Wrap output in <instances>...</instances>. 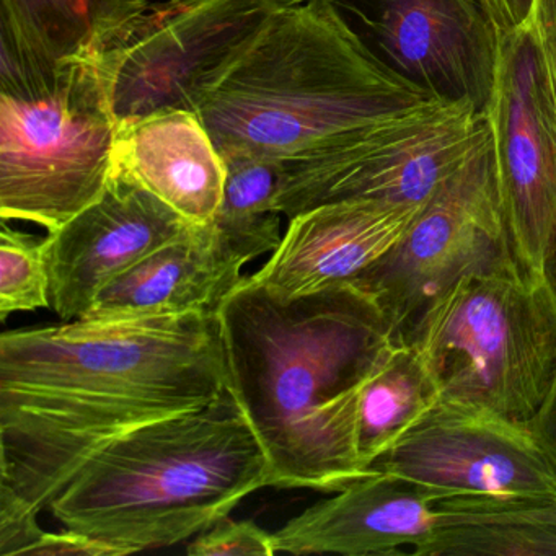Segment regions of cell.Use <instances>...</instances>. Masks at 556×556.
<instances>
[{
	"instance_id": "cell-9",
	"label": "cell",
	"mask_w": 556,
	"mask_h": 556,
	"mask_svg": "<svg viewBox=\"0 0 556 556\" xmlns=\"http://www.w3.org/2000/svg\"><path fill=\"white\" fill-rule=\"evenodd\" d=\"M510 260L486 132L426 201L405 236L350 285L370 298L393 338L402 340L455 282Z\"/></svg>"
},
{
	"instance_id": "cell-8",
	"label": "cell",
	"mask_w": 556,
	"mask_h": 556,
	"mask_svg": "<svg viewBox=\"0 0 556 556\" xmlns=\"http://www.w3.org/2000/svg\"><path fill=\"white\" fill-rule=\"evenodd\" d=\"M288 0H165L99 58L118 131L152 116L197 113Z\"/></svg>"
},
{
	"instance_id": "cell-25",
	"label": "cell",
	"mask_w": 556,
	"mask_h": 556,
	"mask_svg": "<svg viewBox=\"0 0 556 556\" xmlns=\"http://www.w3.org/2000/svg\"><path fill=\"white\" fill-rule=\"evenodd\" d=\"M500 34H526L532 0H481Z\"/></svg>"
},
{
	"instance_id": "cell-16",
	"label": "cell",
	"mask_w": 556,
	"mask_h": 556,
	"mask_svg": "<svg viewBox=\"0 0 556 556\" xmlns=\"http://www.w3.org/2000/svg\"><path fill=\"white\" fill-rule=\"evenodd\" d=\"M245 260L213 224L200 226L110 282L93 302V320L217 314L242 282Z\"/></svg>"
},
{
	"instance_id": "cell-21",
	"label": "cell",
	"mask_w": 556,
	"mask_h": 556,
	"mask_svg": "<svg viewBox=\"0 0 556 556\" xmlns=\"http://www.w3.org/2000/svg\"><path fill=\"white\" fill-rule=\"evenodd\" d=\"M47 237L38 239L2 226L0 232V320L17 312L51 307Z\"/></svg>"
},
{
	"instance_id": "cell-12",
	"label": "cell",
	"mask_w": 556,
	"mask_h": 556,
	"mask_svg": "<svg viewBox=\"0 0 556 556\" xmlns=\"http://www.w3.org/2000/svg\"><path fill=\"white\" fill-rule=\"evenodd\" d=\"M490 132L497 200L520 268L546 278L556 256V139L527 34H500Z\"/></svg>"
},
{
	"instance_id": "cell-15",
	"label": "cell",
	"mask_w": 556,
	"mask_h": 556,
	"mask_svg": "<svg viewBox=\"0 0 556 556\" xmlns=\"http://www.w3.org/2000/svg\"><path fill=\"white\" fill-rule=\"evenodd\" d=\"M422 206L348 200L314 207L289 219L271 258L249 278L286 299L350 285L405 236Z\"/></svg>"
},
{
	"instance_id": "cell-17",
	"label": "cell",
	"mask_w": 556,
	"mask_h": 556,
	"mask_svg": "<svg viewBox=\"0 0 556 556\" xmlns=\"http://www.w3.org/2000/svg\"><path fill=\"white\" fill-rule=\"evenodd\" d=\"M116 164L190 223L216 219L226 164L197 113H165L119 129Z\"/></svg>"
},
{
	"instance_id": "cell-2",
	"label": "cell",
	"mask_w": 556,
	"mask_h": 556,
	"mask_svg": "<svg viewBox=\"0 0 556 556\" xmlns=\"http://www.w3.org/2000/svg\"><path fill=\"white\" fill-rule=\"evenodd\" d=\"M227 389L255 431L269 486L337 493L367 477L361 392L393 334L353 285L286 299L247 276L219 311Z\"/></svg>"
},
{
	"instance_id": "cell-20",
	"label": "cell",
	"mask_w": 556,
	"mask_h": 556,
	"mask_svg": "<svg viewBox=\"0 0 556 556\" xmlns=\"http://www.w3.org/2000/svg\"><path fill=\"white\" fill-rule=\"evenodd\" d=\"M223 203L214 219L224 239L247 263L273 253L281 243V213L276 207L285 161L230 155Z\"/></svg>"
},
{
	"instance_id": "cell-19",
	"label": "cell",
	"mask_w": 556,
	"mask_h": 556,
	"mask_svg": "<svg viewBox=\"0 0 556 556\" xmlns=\"http://www.w3.org/2000/svg\"><path fill=\"white\" fill-rule=\"evenodd\" d=\"M438 405L434 386L412 344L392 338L370 370L357 409V448L370 465Z\"/></svg>"
},
{
	"instance_id": "cell-26",
	"label": "cell",
	"mask_w": 556,
	"mask_h": 556,
	"mask_svg": "<svg viewBox=\"0 0 556 556\" xmlns=\"http://www.w3.org/2000/svg\"><path fill=\"white\" fill-rule=\"evenodd\" d=\"M530 422L535 426L536 431L542 434V438L548 442L549 447L556 454V374L545 402L542 403Z\"/></svg>"
},
{
	"instance_id": "cell-5",
	"label": "cell",
	"mask_w": 556,
	"mask_h": 556,
	"mask_svg": "<svg viewBox=\"0 0 556 556\" xmlns=\"http://www.w3.org/2000/svg\"><path fill=\"white\" fill-rule=\"evenodd\" d=\"M402 340L438 403L532 421L556 374V292L510 260L455 282Z\"/></svg>"
},
{
	"instance_id": "cell-1",
	"label": "cell",
	"mask_w": 556,
	"mask_h": 556,
	"mask_svg": "<svg viewBox=\"0 0 556 556\" xmlns=\"http://www.w3.org/2000/svg\"><path fill=\"white\" fill-rule=\"evenodd\" d=\"M229 383L217 314L64 321L0 337V523L38 517L112 442Z\"/></svg>"
},
{
	"instance_id": "cell-7",
	"label": "cell",
	"mask_w": 556,
	"mask_h": 556,
	"mask_svg": "<svg viewBox=\"0 0 556 556\" xmlns=\"http://www.w3.org/2000/svg\"><path fill=\"white\" fill-rule=\"evenodd\" d=\"M118 125L97 60L0 93V217L56 232L96 203L116 165Z\"/></svg>"
},
{
	"instance_id": "cell-10",
	"label": "cell",
	"mask_w": 556,
	"mask_h": 556,
	"mask_svg": "<svg viewBox=\"0 0 556 556\" xmlns=\"http://www.w3.org/2000/svg\"><path fill=\"white\" fill-rule=\"evenodd\" d=\"M483 115L458 103L429 122L338 136L285 161L276 207L289 219L324 204H425L486 136Z\"/></svg>"
},
{
	"instance_id": "cell-13",
	"label": "cell",
	"mask_w": 556,
	"mask_h": 556,
	"mask_svg": "<svg viewBox=\"0 0 556 556\" xmlns=\"http://www.w3.org/2000/svg\"><path fill=\"white\" fill-rule=\"evenodd\" d=\"M387 66L432 96L483 113L500 31L481 0H327Z\"/></svg>"
},
{
	"instance_id": "cell-23",
	"label": "cell",
	"mask_w": 556,
	"mask_h": 556,
	"mask_svg": "<svg viewBox=\"0 0 556 556\" xmlns=\"http://www.w3.org/2000/svg\"><path fill=\"white\" fill-rule=\"evenodd\" d=\"M526 34L535 54L539 83L556 139V0H532Z\"/></svg>"
},
{
	"instance_id": "cell-3",
	"label": "cell",
	"mask_w": 556,
	"mask_h": 556,
	"mask_svg": "<svg viewBox=\"0 0 556 556\" xmlns=\"http://www.w3.org/2000/svg\"><path fill=\"white\" fill-rule=\"evenodd\" d=\"M452 105L387 66L327 0H288L197 115L220 157L288 161L338 136Z\"/></svg>"
},
{
	"instance_id": "cell-4",
	"label": "cell",
	"mask_w": 556,
	"mask_h": 556,
	"mask_svg": "<svg viewBox=\"0 0 556 556\" xmlns=\"http://www.w3.org/2000/svg\"><path fill=\"white\" fill-rule=\"evenodd\" d=\"M265 486L268 458L226 389L201 408L112 442L54 497L50 510L64 529L123 556L198 535Z\"/></svg>"
},
{
	"instance_id": "cell-18",
	"label": "cell",
	"mask_w": 556,
	"mask_h": 556,
	"mask_svg": "<svg viewBox=\"0 0 556 556\" xmlns=\"http://www.w3.org/2000/svg\"><path fill=\"white\" fill-rule=\"evenodd\" d=\"M149 5L146 0H0V25L47 63L99 60Z\"/></svg>"
},
{
	"instance_id": "cell-22",
	"label": "cell",
	"mask_w": 556,
	"mask_h": 556,
	"mask_svg": "<svg viewBox=\"0 0 556 556\" xmlns=\"http://www.w3.org/2000/svg\"><path fill=\"white\" fill-rule=\"evenodd\" d=\"M191 556H273V533H266L253 520H233L229 516L198 533L188 545Z\"/></svg>"
},
{
	"instance_id": "cell-6",
	"label": "cell",
	"mask_w": 556,
	"mask_h": 556,
	"mask_svg": "<svg viewBox=\"0 0 556 556\" xmlns=\"http://www.w3.org/2000/svg\"><path fill=\"white\" fill-rule=\"evenodd\" d=\"M273 543L291 555L555 556L556 504L435 497L372 473L307 507Z\"/></svg>"
},
{
	"instance_id": "cell-14",
	"label": "cell",
	"mask_w": 556,
	"mask_h": 556,
	"mask_svg": "<svg viewBox=\"0 0 556 556\" xmlns=\"http://www.w3.org/2000/svg\"><path fill=\"white\" fill-rule=\"evenodd\" d=\"M198 227L116 164L102 197L48 233L51 307L64 321L87 317L110 282Z\"/></svg>"
},
{
	"instance_id": "cell-27",
	"label": "cell",
	"mask_w": 556,
	"mask_h": 556,
	"mask_svg": "<svg viewBox=\"0 0 556 556\" xmlns=\"http://www.w3.org/2000/svg\"><path fill=\"white\" fill-rule=\"evenodd\" d=\"M546 278H548L549 285L553 286L556 292V256L553 258V262L549 263L548 271H546Z\"/></svg>"
},
{
	"instance_id": "cell-11",
	"label": "cell",
	"mask_w": 556,
	"mask_h": 556,
	"mask_svg": "<svg viewBox=\"0 0 556 556\" xmlns=\"http://www.w3.org/2000/svg\"><path fill=\"white\" fill-rule=\"evenodd\" d=\"M370 473L435 497L494 506L556 504V454L530 421L438 403Z\"/></svg>"
},
{
	"instance_id": "cell-24",
	"label": "cell",
	"mask_w": 556,
	"mask_h": 556,
	"mask_svg": "<svg viewBox=\"0 0 556 556\" xmlns=\"http://www.w3.org/2000/svg\"><path fill=\"white\" fill-rule=\"evenodd\" d=\"M24 555L56 556V555H87V556H118L115 549L83 533L71 532H41L30 545L25 548Z\"/></svg>"
}]
</instances>
